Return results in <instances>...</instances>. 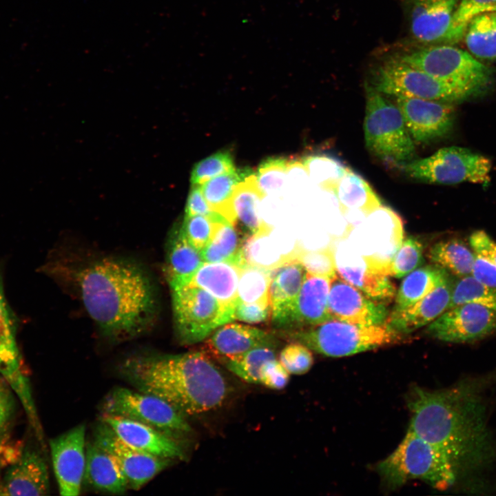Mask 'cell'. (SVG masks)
Returning <instances> with one entry per match:
<instances>
[{
    "instance_id": "cell-1",
    "label": "cell",
    "mask_w": 496,
    "mask_h": 496,
    "mask_svg": "<svg viewBox=\"0 0 496 496\" xmlns=\"http://www.w3.org/2000/svg\"><path fill=\"white\" fill-rule=\"evenodd\" d=\"M486 379L464 380L429 391L415 386L409 397V430L444 453L458 472L478 468L496 457L482 395Z\"/></svg>"
},
{
    "instance_id": "cell-2",
    "label": "cell",
    "mask_w": 496,
    "mask_h": 496,
    "mask_svg": "<svg viewBox=\"0 0 496 496\" xmlns=\"http://www.w3.org/2000/svg\"><path fill=\"white\" fill-rule=\"evenodd\" d=\"M118 371L137 391L165 400L185 416L220 406L229 393L225 377L204 352L133 356Z\"/></svg>"
},
{
    "instance_id": "cell-3",
    "label": "cell",
    "mask_w": 496,
    "mask_h": 496,
    "mask_svg": "<svg viewBox=\"0 0 496 496\" xmlns=\"http://www.w3.org/2000/svg\"><path fill=\"white\" fill-rule=\"evenodd\" d=\"M84 306L107 335L126 338L143 331L152 320L155 298L144 271L130 262L104 258L79 275Z\"/></svg>"
},
{
    "instance_id": "cell-4",
    "label": "cell",
    "mask_w": 496,
    "mask_h": 496,
    "mask_svg": "<svg viewBox=\"0 0 496 496\" xmlns=\"http://www.w3.org/2000/svg\"><path fill=\"white\" fill-rule=\"evenodd\" d=\"M377 470L391 487L419 479L439 490L453 485L458 473L444 453L409 429L396 448L378 463Z\"/></svg>"
},
{
    "instance_id": "cell-5",
    "label": "cell",
    "mask_w": 496,
    "mask_h": 496,
    "mask_svg": "<svg viewBox=\"0 0 496 496\" xmlns=\"http://www.w3.org/2000/svg\"><path fill=\"white\" fill-rule=\"evenodd\" d=\"M280 335L301 343L318 353L339 358L398 342L402 334L386 322L365 326L332 319L313 326L282 331Z\"/></svg>"
},
{
    "instance_id": "cell-6",
    "label": "cell",
    "mask_w": 496,
    "mask_h": 496,
    "mask_svg": "<svg viewBox=\"0 0 496 496\" xmlns=\"http://www.w3.org/2000/svg\"><path fill=\"white\" fill-rule=\"evenodd\" d=\"M364 133L366 147L381 159L402 165L415 156L399 109L371 85L366 87Z\"/></svg>"
},
{
    "instance_id": "cell-7",
    "label": "cell",
    "mask_w": 496,
    "mask_h": 496,
    "mask_svg": "<svg viewBox=\"0 0 496 496\" xmlns=\"http://www.w3.org/2000/svg\"><path fill=\"white\" fill-rule=\"evenodd\" d=\"M372 87L381 94L452 103L480 93L436 79L397 56L382 63L374 72Z\"/></svg>"
},
{
    "instance_id": "cell-8",
    "label": "cell",
    "mask_w": 496,
    "mask_h": 496,
    "mask_svg": "<svg viewBox=\"0 0 496 496\" xmlns=\"http://www.w3.org/2000/svg\"><path fill=\"white\" fill-rule=\"evenodd\" d=\"M397 57L436 79L480 94L488 87L493 79L491 68L467 51L450 45L428 46Z\"/></svg>"
},
{
    "instance_id": "cell-9",
    "label": "cell",
    "mask_w": 496,
    "mask_h": 496,
    "mask_svg": "<svg viewBox=\"0 0 496 496\" xmlns=\"http://www.w3.org/2000/svg\"><path fill=\"white\" fill-rule=\"evenodd\" d=\"M172 290L175 331L182 344L202 342L219 327L234 320L233 315L205 289L186 285Z\"/></svg>"
},
{
    "instance_id": "cell-10",
    "label": "cell",
    "mask_w": 496,
    "mask_h": 496,
    "mask_svg": "<svg viewBox=\"0 0 496 496\" xmlns=\"http://www.w3.org/2000/svg\"><path fill=\"white\" fill-rule=\"evenodd\" d=\"M402 165L403 171L414 179L444 185L488 183L492 167L486 157L457 146L441 148L428 157Z\"/></svg>"
},
{
    "instance_id": "cell-11",
    "label": "cell",
    "mask_w": 496,
    "mask_h": 496,
    "mask_svg": "<svg viewBox=\"0 0 496 496\" xmlns=\"http://www.w3.org/2000/svg\"><path fill=\"white\" fill-rule=\"evenodd\" d=\"M102 414L121 416L152 426L176 439L192 428L172 404L155 395L116 387L105 397Z\"/></svg>"
},
{
    "instance_id": "cell-12",
    "label": "cell",
    "mask_w": 496,
    "mask_h": 496,
    "mask_svg": "<svg viewBox=\"0 0 496 496\" xmlns=\"http://www.w3.org/2000/svg\"><path fill=\"white\" fill-rule=\"evenodd\" d=\"M495 331L496 311L475 303L447 309L426 328L431 337L453 343L477 341Z\"/></svg>"
},
{
    "instance_id": "cell-13",
    "label": "cell",
    "mask_w": 496,
    "mask_h": 496,
    "mask_svg": "<svg viewBox=\"0 0 496 496\" xmlns=\"http://www.w3.org/2000/svg\"><path fill=\"white\" fill-rule=\"evenodd\" d=\"M0 374L17 394L38 438L43 436L30 384L23 369L13 324L0 285Z\"/></svg>"
},
{
    "instance_id": "cell-14",
    "label": "cell",
    "mask_w": 496,
    "mask_h": 496,
    "mask_svg": "<svg viewBox=\"0 0 496 496\" xmlns=\"http://www.w3.org/2000/svg\"><path fill=\"white\" fill-rule=\"evenodd\" d=\"M94 441L113 456L127 482L129 488L133 490L142 488L167 468L173 461L125 444L102 422L96 430Z\"/></svg>"
},
{
    "instance_id": "cell-15",
    "label": "cell",
    "mask_w": 496,
    "mask_h": 496,
    "mask_svg": "<svg viewBox=\"0 0 496 496\" xmlns=\"http://www.w3.org/2000/svg\"><path fill=\"white\" fill-rule=\"evenodd\" d=\"M394 97L414 142L430 143L451 130L455 120V110L451 103L406 96Z\"/></svg>"
},
{
    "instance_id": "cell-16",
    "label": "cell",
    "mask_w": 496,
    "mask_h": 496,
    "mask_svg": "<svg viewBox=\"0 0 496 496\" xmlns=\"http://www.w3.org/2000/svg\"><path fill=\"white\" fill-rule=\"evenodd\" d=\"M85 426L79 424L52 439L50 448L59 490L63 496L80 494L85 468Z\"/></svg>"
},
{
    "instance_id": "cell-17",
    "label": "cell",
    "mask_w": 496,
    "mask_h": 496,
    "mask_svg": "<svg viewBox=\"0 0 496 496\" xmlns=\"http://www.w3.org/2000/svg\"><path fill=\"white\" fill-rule=\"evenodd\" d=\"M328 307L332 319L358 325L382 324L389 314L384 302L369 298L338 273L331 279Z\"/></svg>"
},
{
    "instance_id": "cell-18",
    "label": "cell",
    "mask_w": 496,
    "mask_h": 496,
    "mask_svg": "<svg viewBox=\"0 0 496 496\" xmlns=\"http://www.w3.org/2000/svg\"><path fill=\"white\" fill-rule=\"evenodd\" d=\"M101 420L125 444L152 455L185 460V452L173 437L138 421L121 416L102 414Z\"/></svg>"
},
{
    "instance_id": "cell-19",
    "label": "cell",
    "mask_w": 496,
    "mask_h": 496,
    "mask_svg": "<svg viewBox=\"0 0 496 496\" xmlns=\"http://www.w3.org/2000/svg\"><path fill=\"white\" fill-rule=\"evenodd\" d=\"M307 271L296 258L289 260L271 271L269 289L271 320L276 328L289 330L295 304Z\"/></svg>"
},
{
    "instance_id": "cell-20",
    "label": "cell",
    "mask_w": 496,
    "mask_h": 496,
    "mask_svg": "<svg viewBox=\"0 0 496 496\" xmlns=\"http://www.w3.org/2000/svg\"><path fill=\"white\" fill-rule=\"evenodd\" d=\"M410 30L418 41L444 43L459 0H404Z\"/></svg>"
},
{
    "instance_id": "cell-21",
    "label": "cell",
    "mask_w": 496,
    "mask_h": 496,
    "mask_svg": "<svg viewBox=\"0 0 496 496\" xmlns=\"http://www.w3.org/2000/svg\"><path fill=\"white\" fill-rule=\"evenodd\" d=\"M49 490L46 463L38 452L24 446L18 459L6 468L0 495L41 496Z\"/></svg>"
},
{
    "instance_id": "cell-22",
    "label": "cell",
    "mask_w": 496,
    "mask_h": 496,
    "mask_svg": "<svg viewBox=\"0 0 496 496\" xmlns=\"http://www.w3.org/2000/svg\"><path fill=\"white\" fill-rule=\"evenodd\" d=\"M277 343L274 335L267 331L231 322L216 329L205 340V347L214 356L227 360L258 347L276 348Z\"/></svg>"
},
{
    "instance_id": "cell-23",
    "label": "cell",
    "mask_w": 496,
    "mask_h": 496,
    "mask_svg": "<svg viewBox=\"0 0 496 496\" xmlns=\"http://www.w3.org/2000/svg\"><path fill=\"white\" fill-rule=\"evenodd\" d=\"M453 282L450 278L413 304L393 308L385 322L402 335L430 324L448 309Z\"/></svg>"
},
{
    "instance_id": "cell-24",
    "label": "cell",
    "mask_w": 496,
    "mask_h": 496,
    "mask_svg": "<svg viewBox=\"0 0 496 496\" xmlns=\"http://www.w3.org/2000/svg\"><path fill=\"white\" fill-rule=\"evenodd\" d=\"M331 278L307 271L298 296L289 330L332 320L328 307ZM288 331V330H287Z\"/></svg>"
},
{
    "instance_id": "cell-25",
    "label": "cell",
    "mask_w": 496,
    "mask_h": 496,
    "mask_svg": "<svg viewBox=\"0 0 496 496\" xmlns=\"http://www.w3.org/2000/svg\"><path fill=\"white\" fill-rule=\"evenodd\" d=\"M240 268L227 262H203L187 285L209 292L234 316Z\"/></svg>"
},
{
    "instance_id": "cell-26",
    "label": "cell",
    "mask_w": 496,
    "mask_h": 496,
    "mask_svg": "<svg viewBox=\"0 0 496 496\" xmlns=\"http://www.w3.org/2000/svg\"><path fill=\"white\" fill-rule=\"evenodd\" d=\"M85 482L92 488L110 494H123L127 482L115 459L94 441L86 444Z\"/></svg>"
},
{
    "instance_id": "cell-27",
    "label": "cell",
    "mask_w": 496,
    "mask_h": 496,
    "mask_svg": "<svg viewBox=\"0 0 496 496\" xmlns=\"http://www.w3.org/2000/svg\"><path fill=\"white\" fill-rule=\"evenodd\" d=\"M204 262L200 252L176 228L172 234L167 251L166 276L171 289L185 286Z\"/></svg>"
},
{
    "instance_id": "cell-28",
    "label": "cell",
    "mask_w": 496,
    "mask_h": 496,
    "mask_svg": "<svg viewBox=\"0 0 496 496\" xmlns=\"http://www.w3.org/2000/svg\"><path fill=\"white\" fill-rule=\"evenodd\" d=\"M423 250V245L418 239L409 237L401 242L390 258L365 256L364 261L365 265L373 271L386 276L400 278L424 263Z\"/></svg>"
},
{
    "instance_id": "cell-29",
    "label": "cell",
    "mask_w": 496,
    "mask_h": 496,
    "mask_svg": "<svg viewBox=\"0 0 496 496\" xmlns=\"http://www.w3.org/2000/svg\"><path fill=\"white\" fill-rule=\"evenodd\" d=\"M264 196L254 173L247 176L234 189L232 204L236 218V225L240 223L249 234L271 229L260 214L259 206Z\"/></svg>"
},
{
    "instance_id": "cell-30",
    "label": "cell",
    "mask_w": 496,
    "mask_h": 496,
    "mask_svg": "<svg viewBox=\"0 0 496 496\" xmlns=\"http://www.w3.org/2000/svg\"><path fill=\"white\" fill-rule=\"evenodd\" d=\"M343 212L355 210L369 216L382 207L380 198L369 183L349 169L334 192Z\"/></svg>"
},
{
    "instance_id": "cell-31",
    "label": "cell",
    "mask_w": 496,
    "mask_h": 496,
    "mask_svg": "<svg viewBox=\"0 0 496 496\" xmlns=\"http://www.w3.org/2000/svg\"><path fill=\"white\" fill-rule=\"evenodd\" d=\"M449 278V273L436 265L417 268L402 281L395 296L394 308L402 309L413 304Z\"/></svg>"
},
{
    "instance_id": "cell-32",
    "label": "cell",
    "mask_w": 496,
    "mask_h": 496,
    "mask_svg": "<svg viewBox=\"0 0 496 496\" xmlns=\"http://www.w3.org/2000/svg\"><path fill=\"white\" fill-rule=\"evenodd\" d=\"M252 173L249 168L236 169L200 185L202 193L210 208L224 216L234 227L236 218L232 204L234 191L239 183Z\"/></svg>"
},
{
    "instance_id": "cell-33",
    "label": "cell",
    "mask_w": 496,
    "mask_h": 496,
    "mask_svg": "<svg viewBox=\"0 0 496 496\" xmlns=\"http://www.w3.org/2000/svg\"><path fill=\"white\" fill-rule=\"evenodd\" d=\"M463 39L475 58L496 60V11L480 13L471 19Z\"/></svg>"
},
{
    "instance_id": "cell-34",
    "label": "cell",
    "mask_w": 496,
    "mask_h": 496,
    "mask_svg": "<svg viewBox=\"0 0 496 496\" xmlns=\"http://www.w3.org/2000/svg\"><path fill=\"white\" fill-rule=\"evenodd\" d=\"M270 230L247 235L242 240L239 255V266L255 265L270 270L295 258L294 251L279 254L270 242Z\"/></svg>"
},
{
    "instance_id": "cell-35",
    "label": "cell",
    "mask_w": 496,
    "mask_h": 496,
    "mask_svg": "<svg viewBox=\"0 0 496 496\" xmlns=\"http://www.w3.org/2000/svg\"><path fill=\"white\" fill-rule=\"evenodd\" d=\"M429 260L459 278L471 275L475 254L464 241L450 238L435 243L428 253Z\"/></svg>"
},
{
    "instance_id": "cell-36",
    "label": "cell",
    "mask_w": 496,
    "mask_h": 496,
    "mask_svg": "<svg viewBox=\"0 0 496 496\" xmlns=\"http://www.w3.org/2000/svg\"><path fill=\"white\" fill-rule=\"evenodd\" d=\"M337 273L369 298L384 302L393 299L396 289L389 276L364 267H338Z\"/></svg>"
},
{
    "instance_id": "cell-37",
    "label": "cell",
    "mask_w": 496,
    "mask_h": 496,
    "mask_svg": "<svg viewBox=\"0 0 496 496\" xmlns=\"http://www.w3.org/2000/svg\"><path fill=\"white\" fill-rule=\"evenodd\" d=\"M241 243L235 227L223 218L200 254L204 262H227L239 265Z\"/></svg>"
},
{
    "instance_id": "cell-38",
    "label": "cell",
    "mask_w": 496,
    "mask_h": 496,
    "mask_svg": "<svg viewBox=\"0 0 496 496\" xmlns=\"http://www.w3.org/2000/svg\"><path fill=\"white\" fill-rule=\"evenodd\" d=\"M272 270L255 265L240 268L238 299L245 303L269 305V289Z\"/></svg>"
},
{
    "instance_id": "cell-39",
    "label": "cell",
    "mask_w": 496,
    "mask_h": 496,
    "mask_svg": "<svg viewBox=\"0 0 496 496\" xmlns=\"http://www.w3.org/2000/svg\"><path fill=\"white\" fill-rule=\"evenodd\" d=\"M465 303L478 304L496 311V289L484 285L471 274L459 278L453 282L448 309Z\"/></svg>"
},
{
    "instance_id": "cell-40",
    "label": "cell",
    "mask_w": 496,
    "mask_h": 496,
    "mask_svg": "<svg viewBox=\"0 0 496 496\" xmlns=\"http://www.w3.org/2000/svg\"><path fill=\"white\" fill-rule=\"evenodd\" d=\"M274 347L261 346L234 359L225 360L227 368L242 380L260 384V371L270 360L276 358Z\"/></svg>"
},
{
    "instance_id": "cell-41",
    "label": "cell",
    "mask_w": 496,
    "mask_h": 496,
    "mask_svg": "<svg viewBox=\"0 0 496 496\" xmlns=\"http://www.w3.org/2000/svg\"><path fill=\"white\" fill-rule=\"evenodd\" d=\"M301 161L308 176L320 187L333 192L349 169L338 160L322 154L308 156Z\"/></svg>"
},
{
    "instance_id": "cell-42",
    "label": "cell",
    "mask_w": 496,
    "mask_h": 496,
    "mask_svg": "<svg viewBox=\"0 0 496 496\" xmlns=\"http://www.w3.org/2000/svg\"><path fill=\"white\" fill-rule=\"evenodd\" d=\"M496 11V0H459L444 43H455L463 39L468 22L475 16Z\"/></svg>"
},
{
    "instance_id": "cell-43",
    "label": "cell",
    "mask_w": 496,
    "mask_h": 496,
    "mask_svg": "<svg viewBox=\"0 0 496 496\" xmlns=\"http://www.w3.org/2000/svg\"><path fill=\"white\" fill-rule=\"evenodd\" d=\"M223 218L218 213L212 216H184L180 229L189 244L200 252L212 239L219 222Z\"/></svg>"
},
{
    "instance_id": "cell-44",
    "label": "cell",
    "mask_w": 496,
    "mask_h": 496,
    "mask_svg": "<svg viewBox=\"0 0 496 496\" xmlns=\"http://www.w3.org/2000/svg\"><path fill=\"white\" fill-rule=\"evenodd\" d=\"M288 162L287 158L271 156L260 163L256 176L265 196L281 193L287 180Z\"/></svg>"
},
{
    "instance_id": "cell-45",
    "label": "cell",
    "mask_w": 496,
    "mask_h": 496,
    "mask_svg": "<svg viewBox=\"0 0 496 496\" xmlns=\"http://www.w3.org/2000/svg\"><path fill=\"white\" fill-rule=\"evenodd\" d=\"M234 170L231 152L223 149L196 163L191 173L190 182L192 185H200L214 177Z\"/></svg>"
},
{
    "instance_id": "cell-46",
    "label": "cell",
    "mask_w": 496,
    "mask_h": 496,
    "mask_svg": "<svg viewBox=\"0 0 496 496\" xmlns=\"http://www.w3.org/2000/svg\"><path fill=\"white\" fill-rule=\"evenodd\" d=\"M295 258L310 273L328 276L332 278L337 273V265L334 251L331 247L308 251L302 248H295Z\"/></svg>"
},
{
    "instance_id": "cell-47",
    "label": "cell",
    "mask_w": 496,
    "mask_h": 496,
    "mask_svg": "<svg viewBox=\"0 0 496 496\" xmlns=\"http://www.w3.org/2000/svg\"><path fill=\"white\" fill-rule=\"evenodd\" d=\"M278 360L287 372L293 375L307 373L313 364L311 350L296 342L287 344L282 349Z\"/></svg>"
},
{
    "instance_id": "cell-48",
    "label": "cell",
    "mask_w": 496,
    "mask_h": 496,
    "mask_svg": "<svg viewBox=\"0 0 496 496\" xmlns=\"http://www.w3.org/2000/svg\"><path fill=\"white\" fill-rule=\"evenodd\" d=\"M289 373L277 358L269 361L262 369L260 384L271 389L285 388L289 381Z\"/></svg>"
},
{
    "instance_id": "cell-49",
    "label": "cell",
    "mask_w": 496,
    "mask_h": 496,
    "mask_svg": "<svg viewBox=\"0 0 496 496\" xmlns=\"http://www.w3.org/2000/svg\"><path fill=\"white\" fill-rule=\"evenodd\" d=\"M234 320L250 324H257L271 320L270 305L262 306L237 300L234 311Z\"/></svg>"
},
{
    "instance_id": "cell-50",
    "label": "cell",
    "mask_w": 496,
    "mask_h": 496,
    "mask_svg": "<svg viewBox=\"0 0 496 496\" xmlns=\"http://www.w3.org/2000/svg\"><path fill=\"white\" fill-rule=\"evenodd\" d=\"M23 448L22 442L14 439L6 431V427L0 428V470L15 462Z\"/></svg>"
},
{
    "instance_id": "cell-51",
    "label": "cell",
    "mask_w": 496,
    "mask_h": 496,
    "mask_svg": "<svg viewBox=\"0 0 496 496\" xmlns=\"http://www.w3.org/2000/svg\"><path fill=\"white\" fill-rule=\"evenodd\" d=\"M474 253L496 265V242L485 231H475L469 237Z\"/></svg>"
},
{
    "instance_id": "cell-52",
    "label": "cell",
    "mask_w": 496,
    "mask_h": 496,
    "mask_svg": "<svg viewBox=\"0 0 496 496\" xmlns=\"http://www.w3.org/2000/svg\"><path fill=\"white\" fill-rule=\"evenodd\" d=\"M216 213L207 204L202 193L200 185H192L187 200L185 216L193 215L212 216Z\"/></svg>"
},
{
    "instance_id": "cell-53",
    "label": "cell",
    "mask_w": 496,
    "mask_h": 496,
    "mask_svg": "<svg viewBox=\"0 0 496 496\" xmlns=\"http://www.w3.org/2000/svg\"><path fill=\"white\" fill-rule=\"evenodd\" d=\"M471 275L484 285L496 289V265L477 254Z\"/></svg>"
},
{
    "instance_id": "cell-54",
    "label": "cell",
    "mask_w": 496,
    "mask_h": 496,
    "mask_svg": "<svg viewBox=\"0 0 496 496\" xmlns=\"http://www.w3.org/2000/svg\"><path fill=\"white\" fill-rule=\"evenodd\" d=\"M3 379L0 378V428L6 426L14 411V401L10 386Z\"/></svg>"
},
{
    "instance_id": "cell-55",
    "label": "cell",
    "mask_w": 496,
    "mask_h": 496,
    "mask_svg": "<svg viewBox=\"0 0 496 496\" xmlns=\"http://www.w3.org/2000/svg\"><path fill=\"white\" fill-rule=\"evenodd\" d=\"M0 285H1V284H0Z\"/></svg>"
}]
</instances>
